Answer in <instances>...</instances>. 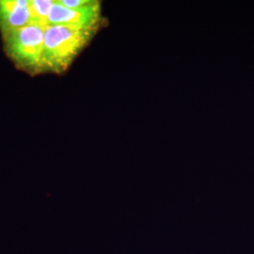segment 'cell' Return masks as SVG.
Returning <instances> with one entry per match:
<instances>
[{
    "label": "cell",
    "mask_w": 254,
    "mask_h": 254,
    "mask_svg": "<svg viewBox=\"0 0 254 254\" xmlns=\"http://www.w3.org/2000/svg\"><path fill=\"white\" fill-rule=\"evenodd\" d=\"M97 29L66 26L45 27L44 72L63 73L66 71Z\"/></svg>",
    "instance_id": "6da1fadb"
},
{
    "label": "cell",
    "mask_w": 254,
    "mask_h": 254,
    "mask_svg": "<svg viewBox=\"0 0 254 254\" xmlns=\"http://www.w3.org/2000/svg\"><path fill=\"white\" fill-rule=\"evenodd\" d=\"M3 36L7 53L20 68L28 73L44 72L45 27L30 24Z\"/></svg>",
    "instance_id": "7a4b0ae2"
},
{
    "label": "cell",
    "mask_w": 254,
    "mask_h": 254,
    "mask_svg": "<svg viewBox=\"0 0 254 254\" xmlns=\"http://www.w3.org/2000/svg\"><path fill=\"white\" fill-rule=\"evenodd\" d=\"M101 21V5L99 1H92L90 5L81 9H68L55 1L47 26H66L78 28H98Z\"/></svg>",
    "instance_id": "3957f363"
},
{
    "label": "cell",
    "mask_w": 254,
    "mask_h": 254,
    "mask_svg": "<svg viewBox=\"0 0 254 254\" xmlns=\"http://www.w3.org/2000/svg\"><path fill=\"white\" fill-rule=\"evenodd\" d=\"M28 0H0V29L3 35L32 24Z\"/></svg>",
    "instance_id": "277c9868"
},
{
    "label": "cell",
    "mask_w": 254,
    "mask_h": 254,
    "mask_svg": "<svg viewBox=\"0 0 254 254\" xmlns=\"http://www.w3.org/2000/svg\"><path fill=\"white\" fill-rule=\"evenodd\" d=\"M55 1L51 0H33L29 1L28 8L30 10L32 24L46 27V20L54 6Z\"/></svg>",
    "instance_id": "5b68a950"
},
{
    "label": "cell",
    "mask_w": 254,
    "mask_h": 254,
    "mask_svg": "<svg viewBox=\"0 0 254 254\" xmlns=\"http://www.w3.org/2000/svg\"><path fill=\"white\" fill-rule=\"evenodd\" d=\"M61 5L68 9H81L90 5L92 0H60L58 1Z\"/></svg>",
    "instance_id": "8992f818"
}]
</instances>
